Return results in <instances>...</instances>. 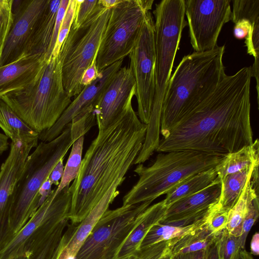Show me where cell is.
Instances as JSON below:
<instances>
[{
	"label": "cell",
	"instance_id": "obj_38",
	"mask_svg": "<svg viewBox=\"0 0 259 259\" xmlns=\"http://www.w3.org/2000/svg\"><path fill=\"white\" fill-rule=\"evenodd\" d=\"M259 216V198H255L242 224L241 233L239 237L241 248L244 249L248 234Z\"/></svg>",
	"mask_w": 259,
	"mask_h": 259
},
{
	"label": "cell",
	"instance_id": "obj_50",
	"mask_svg": "<svg viewBox=\"0 0 259 259\" xmlns=\"http://www.w3.org/2000/svg\"><path fill=\"white\" fill-rule=\"evenodd\" d=\"M167 259H172V256H171L169 257H168V258H167Z\"/></svg>",
	"mask_w": 259,
	"mask_h": 259
},
{
	"label": "cell",
	"instance_id": "obj_46",
	"mask_svg": "<svg viewBox=\"0 0 259 259\" xmlns=\"http://www.w3.org/2000/svg\"><path fill=\"white\" fill-rule=\"evenodd\" d=\"M250 253L252 255L259 254V233L255 232L252 237L250 244Z\"/></svg>",
	"mask_w": 259,
	"mask_h": 259
},
{
	"label": "cell",
	"instance_id": "obj_39",
	"mask_svg": "<svg viewBox=\"0 0 259 259\" xmlns=\"http://www.w3.org/2000/svg\"><path fill=\"white\" fill-rule=\"evenodd\" d=\"M233 34L237 39L246 38L256 27H259V18L241 19L234 23Z\"/></svg>",
	"mask_w": 259,
	"mask_h": 259
},
{
	"label": "cell",
	"instance_id": "obj_6",
	"mask_svg": "<svg viewBox=\"0 0 259 259\" xmlns=\"http://www.w3.org/2000/svg\"><path fill=\"white\" fill-rule=\"evenodd\" d=\"M224 157L188 151L161 152L148 166L137 165L138 180L122 198V205L152 202L198 172L214 168Z\"/></svg>",
	"mask_w": 259,
	"mask_h": 259
},
{
	"label": "cell",
	"instance_id": "obj_51",
	"mask_svg": "<svg viewBox=\"0 0 259 259\" xmlns=\"http://www.w3.org/2000/svg\"></svg>",
	"mask_w": 259,
	"mask_h": 259
},
{
	"label": "cell",
	"instance_id": "obj_7",
	"mask_svg": "<svg viewBox=\"0 0 259 259\" xmlns=\"http://www.w3.org/2000/svg\"><path fill=\"white\" fill-rule=\"evenodd\" d=\"M74 142L69 123L57 138L40 142L28 156L12 197L10 224L14 236L40 206L39 189Z\"/></svg>",
	"mask_w": 259,
	"mask_h": 259
},
{
	"label": "cell",
	"instance_id": "obj_10",
	"mask_svg": "<svg viewBox=\"0 0 259 259\" xmlns=\"http://www.w3.org/2000/svg\"><path fill=\"white\" fill-rule=\"evenodd\" d=\"M151 203L108 209L87 238L75 259H116L127 237Z\"/></svg>",
	"mask_w": 259,
	"mask_h": 259
},
{
	"label": "cell",
	"instance_id": "obj_45",
	"mask_svg": "<svg viewBox=\"0 0 259 259\" xmlns=\"http://www.w3.org/2000/svg\"><path fill=\"white\" fill-rule=\"evenodd\" d=\"M205 259H220L217 238L213 244L208 248Z\"/></svg>",
	"mask_w": 259,
	"mask_h": 259
},
{
	"label": "cell",
	"instance_id": "obj_35",
	"mask_svg": "<svg viewBox=\"0 0 259 259\" xmlns=\"http://www.w3.org/2000/svg\"><path fill=\"white\" fill-rule=\"evenodd\" d=\"M13 0H0V56L14 21Z\"/></svg>",
	"mask_w": 259,
	"mask_h": 259
},
{
	"label": "cell",
	"instance_id": "obj_31",
	"mask_svg": "<svg viewBox=\"0 0 259 259\" xmlns=\"http://www.w3.org/2000/svg\"><path fill=\"white\" fill-rule=\"evenodd\" d=\"M173 240L160 242L140 248L127 259H167L172 256Z\"/></svg>",
	"mask_w": 259,
	"mask_h": 259
},
{
	"label": "cell",
	"instance_id": "obj_24",
	"mask_svg": "<svg viewBox=\"0 0 259 259\" xmlns=\"http://www.w3.org/2000/svg\"><path fill=\"white\" fill-rule=\"evenodd\" d=\"M259 163V143L257 139L252 144L224 156L214 169L221 179Z\"/></svg>",
	"mask_w": 259,
	"mask_h": 259
},
{
	"label": "cell",
	"instance_id": "obj_28",
	"mask_svg": "<svg viewBox=\"0 0 259 259\" xmlns=\"http://www.w3.org/2000/svg\"><path fill=\"white\" fill-rule=\"evenodd\" d=\"M259 163L243 170L227 175L221 180L220 205L230 209L238 200L250 171Z\"/></svg>",
	"mask_w": 259,
	"mask_h": 259
},
{
	"label": "cell",
	"instance_id": "obj_12",
	"mask_svg": "<svg viewBox=\"0 0 259 259\" xmlns=\"http://www.w3.org/2000/svg\"><path fill=\"white\" fill-rule=\"evenodd\" d=\"M130 67L134 79L137 115L147 125L150 121L155 96L154 22L150 12L144 18L135 46L129 54Z\"/></svg>",
	"mask_w": 259,
	"mask_h": 259
},
{
	"label": "cell",
	"instance_id": "obj_29",
	"mask_svg": "<svg viewBox=\"0 0 259 259\" xmlns=\"http://www.w3.org/2000/svg\"><path fill=\"white\" fill-rule=\"evenodd\" d=\"M84 141V135H83L72 144L71 152L64 166L63 176L59 185L56 187L57 192L69 186L70 183L77 177L81 165Z\"/></svg>",
	"mask_w": 259,
	"mask_h": 259
},
{
	"label": "cell",
	"instance_id": "obj_8",
	"mask_svg": "<svg viewBox=\"0 0 259 259\" xmlns=\"http://www.w3.org/2000/svg\"><path fill=\"white\" fill-rule=\"evenodd\" d=\"M99 3L79 28L71 27L59 52L63 86L71 97L82 90L80 85L82 76L97 55L110 15L111 8H104Z\"/></svg>",
	"mask_w": 259,
	"mask_h": 259
},
{
	"label": "cell",
	"instance_id": "obj_3",
	"mask_svg": "<svg viewBox=\"0 0 259 259\" xmlns=\"http://www.w3.org/2000/svg\"><path fill=\"white\" fill-rule=\"evenodd\" d=\"M225 46L184 56L170 76L162 105L160 134L166 138L177 121L209 96L226 74Z\"/></svg>",
	"mask_w": 259,
	"mask_h": 259
},
{
	"label": "cell",
	"instance_id": "obj_5",
	"mask_svg": "<svg viewBox=\"0 0 259 259\" xmlns=\"http://www.w3.org/2000/svg\"><path fill=\"white\" fill-rule=\"evenodd\" d=\"M62 81L61 64L51 57L32 83L1 99L39 134L51 127L71 102Z\"/></svg>",
	"mask_w": 259,
	"mask_h": 259
},
{
	"label": "cell",
	"instance_id": "obj_47",
	"mask_svg": "<svg viewBox=\"0 0 259 259\" xmlns=\"http://www.w3.org/2000/svg\"><path fill=\"white\" fill-rule=\"evenodd\" d=\"M9 138L4 134L0 133V154L8 150L9 146Z\"/></svg>",
	"mask_w": 259,
	"mask_h": 259
},
{
	"label": "cell",
	"instance_id": "obj_37",
	"mask_svg": "<svg viewBox=\"0 0 259 259\" xmlns=\"http://www.w3.org/2000/svg\"><path fill=\"white\" fill-rule=\"evenodd\" d=\"M100 5L99 0L78 1L72 27L79 28L96 11Z\"/></svg>",
	"mask_w": 259,
	"mask_h": 259
},
{
	"label": "cell",
	"instance_id": "obj_22",
	"mask_svg": "<svg viewBox=\"0 0 259 259\" xmlns=\"http://www.w3.org/2000/svg\"><path fill=\"white\" fill-rule=\"evenodd\" d=\"M258 196V165L250 171L241 194L229 211L226 229L232 235L240 237L242 224L253 200Z\"/></svg>",
	"mask_w": 259,
	"mask_h": 259
},
{
	"label": "cell",
	"instance_id": "obj_32",
	"mask_svg": "<svg viewBox=\"0 0 259 259\" xmlns=\"http://www.w3.org/2000/svg\"><path fill=\"white\" fill-rule=\"evenodd\" d=\"M229 211L219 202L211 205L206 214L205 225L213 233L219 234L226 229L229 217Z\"/></svg>",
	"mask_w": 259,
	"mask_h": 259
},
{
	"label": "cell",
	"instance_id": "obj_16",
	"mask_svg": "<svg viewBox=\"0 0 259 259\" xmlns=\"http://www.w3.org/2000/svg\"><path fill=\"white\" fill-rule=\"evenodd\" d=\"M123 60L116 62L99 72L98 77L83 88L64 111L56 123L49 129L39 134L38 140L51 141L59 136L67 124L79 114L94 106L101 94L122 67Z\"/></svg>",
	"mask_w": 259,
	"mask_h": 259
},
{
	"label": "cell",
	"instance_id": "obj_19",
	"mask_svg": "<svg viewBox=\"0 0 259 259\" xmlns=\"http://www.w3.org/2000/svg\"><path fill=\"white\" fill-rule=\"evenodd\" d=\"M45 55L24 56L0 67V99L12 92L32 83L38 77L47 62Z\"/></svg>",
	"mask_w": 259,
	"mask_h": 259
},
{
	"label": "cell",
	"instance_id": "obj_21",
	"mask_svg": "<svg viewBox=\"0 0 259 259\" xmlns=\"http://www.w3.org/2000/svg\"><path fill=\"white\" fill-rule=\"evenodd\" d=\"M167 209L163 200L150 205L142 214L139 223L127 237L116 259H127L135 254L140 249L141 242L149 230L163 219Z\"/></svg>",
	"mask_w": 259,
	"mask_h": 259
},
{
	"label": "cell",
	"instance_id": "obj_1",
	"mask_svg": "<svg viewBox=\"0 0 259 259\" xmlns=\"http://www.w3.org/2000/svg\"><path fill=\"white\" fill-rule=\"evenodd\" d=\"M251 66L226 75L205 99L182 116L156 151H188L224 157L252 144Z\"/></svg>",
	"mask_w": 259,
	"mask_h": 259
},
{
	"label": "cell",
	"instance_id": "obj_43",
	"mask_svg": "<svg viewBox=\"0 0 259 259\" xmlns=\"http://www.w3.org/2000/svg\"><path fill=\"white\" fill-rule=\"evenodd\" d=\"M207 249L202 250L184 254H180L172 257V259H205Z\"/></svg>",
	"mask_w": 259,
	"mask_h": 259
},
{
	"label": "cell",
	"instance_id": "obj_18",
	"mask_svg": "<svg viewBox=\"0 0 259 259\" xmlns=\"http://www.w3.org/2000/svg\"><path fill=\"white\" fill-rule=\"evenodd\" d=\"M221 189V180L218 176L212 184L204 189L170 205L160 222L163 224L180 221L195 222L205 215L211 205L219 201Z\"/></svg>",
	"mask_w": 259,
	"mask_h": 259
},
{
	"label": "cell",
	"instance_id": "obj_25",
	"mask_svg": "<svg viewBox=\"0 0 259 259\" xmlns=\"http://www.w3.org/2000/svg\"><path fill=\"white\" fill-rule=\"evenodd\" d=\"M214 168L194 175L177 185L166 194L163 200L167 208L179 200L196 193L212 184L217 178Z\"/></svg>",
	"mask_w": 259,
	"mask_h": 259
},
{
	"label": "cell",
	"instance_id": "obj_20",
	"mask_svg": "<svg viewBox=\"0 0 259 259\" xmlns=\"http://www.w3.org/2000/svg\"><path fill=\"white\" fill-rule=\"evenodd\" d=\"M60 2L61 0H50L33 28L25 49L24 57L41 54L45 55L47 59Z\"/></svg>",
	"mask_w": 259,
	"mask_h": 259
},
{
	"label": "cell",
	"instance_id": "obj_34",
	"mask_svg": "<svg viewBox=\"0 0 259 259\" xmlns=\"http://www.w3.org/2000/svg\"><path fill=\"white\" fill-rule=\"evenodd\" d=\"M231 21L259 18V0H233Z\"/></svg>",
	"mask_w": 259,
	"mask_h": 259
},
{
	"label": "cell",
	"instance_id": "obj_33",
	"mask_svg": "<svg viewBox=\"0 0 259 259\" xmlns=\"http://www.w3.org/2000/svg\"><path fill=\"white\" fill-rule=\"evenodd\" d=\"M217 239L220 259H234L241 248L239 237L225 229L218 234Z\"/></svg>",
	"mask_w": 259,
	"mask_h": 259
},
{
	"label": "cell",
	"instance_id": "obj_36",
	"mask_svg": "<svg viewBox=\"0 0 259 259\" xmlns=\"http://www.w3.org/2000/svg\"><path fill=\"white\" fill-rule=\"evenodd\" d=\"M76 6L77 0H69L67 9L60 25L56 42L51 57H57L59 55L62 45L73 23Z\"/></svg>",
	"mask_w": 259,
	"mask_h": 259
},
{
	"label": "cell",
	"instance_id": "obj_4",
	"mask_svg": "<svg viewBox=\"0 0 259 259\" xmlns=\"http://www.w3.org/2000/svg\"><path fill=\"white\" fill-rule=\"evenodd\" d=\"M155 17V96L151 115L147 125L143 150L155 151L160 142L162 105L175 56L184 27L185 0H162L156 4Z\"/></svg>",
	"mask_w": 259,
	"mask_h": 259
},
{
	"label": "cell",
	"instance_id": "obj_15",
	"mask_svg": "<svg viewBox=\"0 0 259 259\" xmlns=\"http://www.w3.org/2000/svg\"><path fill=\"white\" fill-rule=\"evenodd\" d=\"M50 0L19 1L2 53L0 67L24 57L25 49L33 28L47 7Z\"/></svg>",
	"mask_w": 259,
	"mask_h": 259
},
{
	"label": "cell",
	"instance_id": "obj_17",
	"mask_svg": "<svg viewBox=\"0 0 259 259\" xmlns=\"http://www.w3.org/2000/svg\"><path fill=\"white\" fill-rule=\"evenodd\" d=\"M130 67H121L101 94L94 106L98 128L108 126L121 111L135 86Z\"/></svg>",
	"mask_w": 259,
	"mask_h": 259
},
{
	"label": "cell",
	"instance_id": "obj_48",
	"mask_svg": "<svg viewBox=\"0 0 259 259\" xmlns=\"http://www.w3.org/2000/svg\"><path fill=\"white\" fill-rule=\"evenodd\" d=\"M234 259H254L252 255L247 251L245 248H240Z\"/></svg>",
	"mask_w": 259,
	"mask_h": 259
},
{
	"label": "cell",
	"instance_id": "obj_23",
	"mask_svg": "<svg viewBox=\"0 0 259 259\" xmlns=\"http://www.w3.org/2000/svg\"><path fill=\"white\" fill-rule=\"evenodd\" d=\"M0 128L13 143H30L38 140L39 134L29 126L0 99Z\"/></svg>",
	"mask_w": 259,
	"mask_h": 259
},
{
	"label": "cell",
	"instance_id": "obj_11",
	"mask_svg": "<svg viewBox=\"0 0 259 259\" xmlns=\"http://www.w3.org/2000/svg\"><path fill=\"white\" fill-rule=\"evenodd\" d=\"M69 186L59 192L56 188L52 190L24 227L0 250V259H14L38 247L68 219L71 203Z\"/></svg>",
	"mask_w": 259,
	"mask_h": 259
},
{
	"label": "cell",
	"instance_id": "obj_40",
	"mask_svg": "<svg viewBox=\"0 0 259 259\" xmlns=\"http://www.w3.org/2000/svg\"><path fill=\"white\" fill-rule=\"evenodd\" d=\"M69 2V0H61L60 4L56 15L50 47L47 56L48 61L51 57L52 52L56 42L60 25L65 14Z\"/></svg>",
	"mask_w": 259,
	"mask_h": 259
},
{
	"label": "cell",
	"instance_id": "obj_26",
	"mask_svg": "<svg viewBox=\"0 0 259 259\" xmlns=\"http://www.w3.org/2000/svg\"><path fill=\"white\" fill-rule=\"evenodd\" d=\"M206 213L194 223L187 226H176L159 222L154 225L145 236L140 249L160 242L179 238L203 227L205 224Z\"/></svg>",
	"mask_w": 259,
	"mask_h": 259
},
{
	"label": "cell",
	"instance_id": "obj_30",
	"mask_svg": "<svg viewBox=\"0 0 259 259\" xmlns=\"http://www.w3.org/2000/svg\"><path fill=\"white\" fill-rule=\"evenodd\" d=\"M68 223V219L64 220L43 244L14 259H51Z\"/></svg>",
	"mask_w": 259,
	"mask_h": 259
},
{
	"label": "cell",
	"instance_id": "obj_41",
	"mask_svg": "<svg viewBox=\"0 0 259 259\" xmlns=\"http://www.w3.org/2000/svg\"><path fill=\"white\" fill-rule=\"evenodd\" d=\"M97 55L94 57L91 64L84 71L80 82L82 89L93 82L99 76L96 63Z\"/></svg>",
	"mask_w": 259,
	"mask_h": 259
},
{
	"label": "cell",
	"instance_id": "obj_27",
	"mask_svg": "<svg viewBox=\"0 0 259 259\" xmlns=\"http://www.w3.org/2000/svg\"><path fill=\"white\" fill-rule=\"evenodd\" d=\"M218 234L212 233L205 225L178 239H174L172 257L207 249L215 242Z\"/></svg>",
	"mask_w": 259,
	"mask_h": 259
},
{
	"label": "cell",
	"instance_id": "obj_9",
	"mask_svg": "<svg viewBox=\"0 0 259 259\" xmlns=\"http://www.w3.org/2000/svg\"><path fill=\"white\" fill-rule=\"evenodd\" d=\"M153 0H121L111 8L96 58L100 72L133 50Z\"/></svg>",
	"mask_w": 259,
	"mask_h": 259
},
{
	"label": "cell",
	"instance_id": "obj_2",
	"mask_svg": "<svg viewBox=\"0 0 259 259\" xmlns=\"http://www.w3.org/2000/svg\"><path fill=\"white\" fill-rule=\"evenodd\" d=\"M134 87L118 115L108 126L98 128L82 159L77 177L69 186L71 203L69 221L78 224L112 184L134 165L145 140L147 125L132 105Z\"/></svg>",
	"mask_w": 259,
	"mask_h": 259
},
{
	"label": "cell",
	"instance_id": "obj_49",
	"mask_svg": "<svg viewBox=\"0 0 259 259\" xmlns=\"http://www.w3.org/2000/svg\"><path fill=\"white\" fill-rule=\"evenodd\" d=\"M121 1V0H99L101 5L105 8H112Z\"/></svg>",
	"mask_w": 259,
	"mask_h": 259
},
{
	"label": "cell",
	"instance_id": "obj_42",
	"mask_svg": "<svg viewBox=\"0 0 259 259\" xmlns=\"http://www.w3.org/2000/svg\"><path fill=\"white\" fill-rule=\"evenodd\" d=\"M63 160L64 158L61 159L58 161L48 178L52 185H55L57 186L59 185L60 181H61L63 176L64 169Z\"/></svg>",
	"mask_w": 259,
	"mask_h": 259
},
{
	"label": "cell",
	"instance_id": "obj_14",
	"mask_svg": "<svg viewBox=\"0 0 259 259\" xmlns=\"http://www.w3.org/2000/svg\"><path fill=\"white\" fill-rule=\"evenodd\" d=\"M38 141L30 143L10 145L8 156L0 168V250L13 238L10 217L12 197L16 184L24 163L31 150L37 146Z\"/></svg>",
	"mask_w": 259,
	"mask_h": 259
},
{
	"label": "cell",
	"instance_id": "obj_13",
	"mask_svg": "<svg viewBox=\"0 0 259 259\" xmlns=\"http://www.w3.org/2000/svg\"><path fill=\"white\" fill-rule=\"evenodd\" d=\"M231 2L185 0L190 42L194 52L211 50L217 46L223 26L231 20Z\"/></svg>",
	"mask_w": 259,
	"mask_h": 259
},
{
	"label": "cell",
	"instance_id": "obj_44",
	"mask_svg": "<svg viewBox=\"0 0 259 259\" xmlns=\"http://www.w3.org/2000/svg\"><path fill=\"white\" fill-rule=\"evenodd\" d=\"M52 184L48 179L42 184L39 190V195L40 197V205H41L45 201L46 198L51 193Z\"/></svg>",
	"mask_w": 259,
	"mask_h": 259
}]
</instances>
